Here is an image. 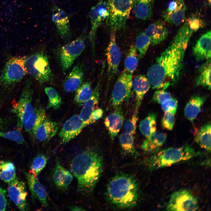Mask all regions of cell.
I'll return each instance as SVG.
<instances>
[{
	"label": "cell",
	"mask_w": 211,
	"mask_h": 211,
	"mask_svg": "<svg viewBox=\"0 0 211 211\" xmlns=\"http://www.w3.org/2000/svg\"><path fill=\"white\" fill-rule=\"evenodd\" d=\"M171 97L170 93L165 91V90L159 89L154 92L152 100L154 102L161 104Z\"/></svg>",
	"instance_id": "ee69618b"
},
{
	"label": "cell",
	"mask_w": 211,
	"mask_h": 211,
	"mask_svg": "<svg viewBox=\"0 0 211 211\" xmlns=\"http://www.w3.org/2000/svg\"><path fill=\"white\" fill-rule=\"evenodd\" d=\"M150 87L147 78L145 75H138L132 79V88L136 94L135 111H138L143 97Z\"/></svg>",
	"instance_id": "cb8c5ba5"
},
{
	"label": "cell",
	"mask_w": 211,
	"mask_h": 211,
	"mask_svg": "<svg viewBox=\"0 0 211 211\" xmlns=\"http://www.w3.org/2000/svg\"><path fill=\"white\" fill-rule=\"evenodd\" d=\"M32 83L31 78H27L19 100L13 110V112L16 115L17 127L18 130L23 128L24 123L33 110L32 105L33 91Z\"/></svg>",
	"instance_id": "ba28073f"
},
{
	"label": "cell",
	"mask_w": 211,
	"mask_h": 211,
	"mask_svg": "<svg viewBox=\"0 0 211 211\" xmlns=\"http://www.w3.org/2000/svg\"><path fill=\"white\" fill-rule=\"evenodd\" d=\"M109 14L108 2L104 0H100L93 6L89 13L91 27L89 38L93 57L95 54V40L97 30L103 21L108 18Z\"/></svg>",
	"instance_id": "30bf717a"
},
{
	"label": "cell",
	"mask_w": 211,
	"mask_h": 211,
	"mask_svg": "<svg viewBox=\"0 0 211 211\" xmlns=\"http://www.w3.org/2000/svg\"><path fill=\"white\" fill-rule=\"evenodd\" d=\"M103 114V111L101 108H97L94 110L91 113L89 118V124L94 123L100 119L102 117Z\"/></svg>",
	"instance_id": "c3c4849f"
},
{
	"label": "cell",
	"mask_w": 211,
	"mask_h": 211,
	"mask_svg": "<svg viewBox=\"0 0 211 211\" xmlns=\"http://www.w3.org/2000/svg\"><path fill=\"white\" fill-rule=\"evenodd\" d=\"M166 137L164 133L156 131L144 141L141 146V148L146 152H156L164 144Z\"/></svg>",
	"instance_id": "4316f807"
},
{
	"label": "cell",
	"mask_w": 211,
	"mask_h": 211,
	"mask_svg": "<svg viewBox=\"0 0 211 211\" xmlns=\"http://www.w3.org/2000/svg\"><path fill=\"white\" fill-rule=\"evenodd\" d=\"M132 74L124 71L117 79L111 95L112 105L115 108L130 96L132 88Z\"/></svg>",
	"instance_id": "7c38bea8"
},
{
	"label": "cell",
	"mask_w": 211,
	"mask_h": 211,
	"mask_svg": "<svg viewBox=\"0 0 211 211\" xmlns=\"http://www.w3.org/2000/svg\"><path fill=\"white\" fill-rule=\"evenodd\" d=\"M138 111H135L132 116L125 122L124 126L125 133L133 135L135 134L138 118Z\"/></svg>",
	"instance_id": "b9f144b4"
},
{
	"label": "cell",
	"mask_w": 211,
	"mask_h": 211,
	"mask_svg": "<svg viewBox=\"0 0 211 211\" xmlns=\"http://www.w3.org/2000/svg\"><path fill=\"white\" fill-rule=\"evenodd\" d=\"M59 127L58 122L46 118L38 126L33 135L41 142H47L55 135Z\"/></svg>",
	"instance_id": "44dd1931"
},
{
	"label": "cell",
	"mask_w": 211,
	"mask_h": 211,
	"mask_svg": "<svg viewBox=\"0 0 211 211\" xmlns=\"http://www.w3.org/2000/svg\"><path fill=\"white\" fill-rule=\"evenodd\" d=\"M211 33L209 30L202 35L193 48V54L198 61L210 59Z\"/></svg>",
	"instance_id": "ac0fdd59"
},
{
	"label": "cell",
	"mask_w": 211,
	"mask_h": 211,
	"mask_svg": "<svg viewBox=\"0 0 211 211\" xmlns=\"http://www.w3.org/2000/svg\"><path fill=\"white\" fill-rule=\"evenodd\" d=\"M0 137L13 141L19 144H23L25 142L22 133L18 130L6 132L0 131Z\"/></svg>",
	"instance_id": "60d3db41"
},
{
	"label": "cell",
	"mask_w": 211,
	"mask_h": 211,
	"mask_svg": "<svg viewBox=\"0 0 211 211\" xmlns=\"http://www.w3.org/2000/svg\"><path fill=\"white\" fill-rule=\"evenodd\" d=\"M103 164L101 155L94 150L85 151L73 158L71 169L77 179L79 192L84 195L92 192L102 173Z\"/></svg>",
	"instance_id": "7a4b0ae2"
},
{
	"label": "cell",
	"mask_w": 211,
	"mask_h": 211,
	"mask_svg": "<svg viewBox=\"0 0 211 211\" xmlns=\"http://www.w3.org/2000/svg\"><path fill=\"white\" fill-rule=\"evenodd\" d=\"M193 33L185 21L170 45L156 60L147 73L153 89L166 90L178 80L183 68L185 51Z\"/></svg>",
	"instance_id": "6da1fadb"
},
{
	"label": "cell",
	"mask_w": 211,
	"mask_h": 211,
	"mask_svg": "<svg viewBox=\"0 0 211 211\" xmlns=\"http://www.w3.org/2000/svg\"><path fill=\"white\" fill-rule=\"evenodd\" d=\"M135 46L131 45L125 60L124 71L131 74L135 72L138 65L139 58Z\"/></svg>",
	"instance_id": "d590c367"
},
{
	"label": "cell",
	"mask_w": 211,
	"mask_h": 211,
	"mask_svg": "<svg viewBox=\"0 0 211 211\" xmlns=\"http://www.w3.org/2000/svg\"><path fill=\"white\" fill-rule=\"evenodd\" d=\"M7 124L6 120L0 116V130L5 129Z\"/></svg>",
	"instance_id": "681fc988"
},
{
	"label": "cell",
	"mask_w": 211,
	"mask_h": 211,
	"mask_svg": "<svg viewBox=\"0 0 211 211\" xmlns=\"http://www.w3.org/2000/svg\"><path fill=\"white\" fill-rule=\"evenodd\" d=\"M169 211H195L199 209L197 199L189 191L180 190L171 195L167 203Z\"/></svg>",
	"instance_id": "8fae6325"
},
{
	"label": "cell",
	"mask_w": 211,
	"mask_h": 211,
	"mask_svg": "<svg viewBox=\"0 0 211 211\" xmlns=\"http://www.w3.org/2000/svg\"><path fill=\"white\" fill-rule=\"evenodd\" d=\"M186 10L184 0H179L177 6L171 12L163 14L164 21L171 25H178L184 21Z\"/></svg>",
	"instance_id": "f1b7e54d"
},
{
	"label": "cell",
	"mask_w": 211,
	"mask_h": 211,
	"mask_svg": "<svg viewBox=\"0 0 211 211\" xmlns=\"http://www.w3.org/2000/svg\"><path fill=\"white\" fill-rule=\"evenodd\" d=\"M52 179L57 187L66 190L72 181L73 176L62 166L59 161H57L52 173Z\"/></svg>",
	"instance_id": "7402d4cb"
},
{
	"label": "cell",
	"mask_w": 211,
	"mask_h": 211,
	"mask_svg": "<svg viewBox=\"0 0 211 211\" xmlns=\"http://www.w3.org/2000/svg\"><path fill=\"white\" fill-rule=\"evenodd\" d=\"M30 191L33 197L38 199L45 207L48 206L47 193L44 186L39 181L37 177L31 173H26Z\"/></svg>",
	"instance_id": "603a6c76"
},
{
	"label": "cell",
	"mask_w": 211,
	"mask_h": 211,
	"mask_svg": "<svg viewBox=\"0 0 211 211\" xmlns=\"http://www.w3.org/2000/svg\"><path fill=\"white\" fill-rule=\"evenodd\" d=\"M195 142L201 148L211 151V124L204 125L198 130L195 137Z\"/></svg>",
	"instance_id": "4dcf8cb0"
},
{
	"label": "cell",
	"mask_w": 211,
	"mask_h": 211,
	"mask_svg": "<svg viewBox=\"0 0 211 211\" xmlns=\"http://www.w3.org/2000/svg\"><path fill=\"white\" fill-rule=\"evenodd\" d=\"M154 0H135L134 13L136 17L142 20L149 19L152 14Z\"/></svg>",
	"instance_id": "f546056e"
},
{
	"label": "cell",
	"mask_w": 211,
	"mask_h": 211,
	"mask_svg": "<svg viewBox=\"0 0 211 211\" xmlns=\"http://www.w3.org/2000/svg\"><path fill=\"white\" fill-rule=\"evenodd\" d=\"M211 61L210 59L207 60L199 69L198 75L195 80L197 86H201L211 89Z\"/></svg>",
	"instance_id": "1f68e13d"
},
{
	"label": "cell",
	"mask_w": 211,
	"mask_h": 211,
	"mask_svg": "<svg viewBox=\"0 0 211 211\" xmlns=\"http://www.w3.org/2000/svg\"><path fill=\"white\" fill-rule=\"evenodd\" d=\"M25 57H12L6 63L0 76V103L28 74L25 65Z\"/></svg>",
	"instance_id": "5b68a950"
},
{
	"label": "cell",
	"mask_w": 211,
	"mask_h": 211,
	"mask_svg": "<svg viewBox=\"0 0 211 211\" xmlns=\"http://www.w3.org/2000/svg\"><path fill=\"white\" fill-rule=\"evenodd\" d=\"M119 142L122 149L126 154L134 156L138 155L135 147L133 135L122 133L119 137Z\"/></svg>",
	"instance_id": "8d00e7d4"
},
{
	"label": "cell",
	"mask_w": 211,
	"mask_h": 211,
	"mask_svg": "<svg viewBox=\"0 0 211 211\" xmlns=\"http://www.w3.org/2000/svg\"><path fill=\"white\" fill-rule=\"evenodd\" d=\"M84 30L76 39L60 47L58 54L62 70H67L72 66L74 60L84 50L86 35Z\"/></svg>",
	"instance_id": "9c48e42d"
},
{
	"label": "cell",
	"mask_w": 211,
	"mask_h": 211,
	"mask_svg": "<svg viewBox=\"0 0 211 211\" xmlns=\"http://www.w3.org/2000/svg\"><path fill=\"white\" fill-rule=\"evenodd\" d=\"M106 195L108 201L115 207L131 209L138 204L140 198L139 183L131 175L121 173L115 175L109 182Z\"/></svg>",
	"instance_id": "3957f363"
},
{
	"label": "cell",
	"mask_w": 211,
	"mask_h": 211,
	"mask_svg": "<svg viewBox=\"0 0 211 211\" xmlns=\"http://www.w3.org/2000/svg\"><path fill=\"white\" fill-rule=\"evenodd\" d=\"M178 106L176 99L172 97L161 104V107L165 112H169L175 114Z\"/></svg>",
	"instance_id": "bcb514c9"
},
{
	"label": "cell",
	"mask_w": 211,
	"mask_h": 211,
	"mask_svg": "<svg viewBox=\"0 0 211 211\" xmlns=\"http://www.w3.org/2000/svg\"><path fill=\"white\" fill-rule=\"evenodd\" d=\"M86 126L78 115L72 116L65 122L59 132L61 144H65L76 137Z\"/></svg>",
	"instance_id": "9a60e30c"
},
{
	"label": "cell",
	"mask_w": 211,
	"mask_h": 211,
	"mask_svg": "<svg viewBox=\"0 0 211 211\" xmlns=\"http://www.w3.org/2000/svg\"><path fill=\"white\" fill-rule=\"evenodd\" d=\"M135 0H108L109 16L108 19L111 30L124 28Z\"/></svg>",
	"instance_id": "52a82bcc"
},
{
	"label": "cell",
	"mask_w": 211,
	"mask_h": 211,
	"mask_svg": "<svg viewBox=\"0 0 211 211\" xmlns=\"http://www.w3.org/2000/svg\"><path fill=\"white\" fill-rule=\"evenodd\" d=\"M16 177V169L13 163L9 161H0V179L8 183Z\"/></svg>",
	"instance_id": "e575fe53"
},
{
	"label": "cell",
	"mask_w": 211,
	"mask_h": 211,
	"mask_svg": "<svg viewBox=\"0 0 211 211\" xmlns=\"http://www.w3.org/2000/svg\"><path fill=\"white\" fill-rule=\"evenodd\" d=\"M69 209L71 211H84L85 210L82 207L76 206H70Z\"/></svg>",
	"instance_id": "f907efd6"
},
{
	"label": "cell",
	"mask_w": 211,
	"mask_h": 211,
	"mask_svg": "<svg viewBox=\"0 0 211 211\" xmlns=\"http://www.w3.org/2000/svg\"><path fill=\"white\" fill-rule=\"evenodd\" d=\"M156 114L154 113H150L140 122V130L146 138L156 131Z\"/></svg>",
	"instance_id": "836d02e7"
},
{
	"label": "cell",
	"mask_w": 211,
	"mask_h": 211,
	"mask_svg": "<svg viewBox=\"0 0 211 211\" xmlns=\"http://www.w3.org/2000/svg\"><path fill=\"white\" fill-rule=\"evenodd\" d=\"M205 100L204 97L195 95L192 96L186 104L184 109L185 114L192 123L200 112Z\"/></svg>",
	"instance_id": "83f0119b"
},
{
	"label": "cell",
	"mask_w": 211,
	"mask_h": 211,
	"mask_svg": "<svg viewBox=\"0 0 211 211\" xmlns=\"http://www.w3.org/2000/svg\"><path fill=\"white\" fill-rule=\"evenodd\" d=\"M47 157L43 154L37 155L33 159L30 173L37 177L45 167L47 162Z\"/></svg>",
	"instance_id": "ab89813d"
},
{
	"label": "cell",
	"mask_w": 211,
	"mask_h": 211,
	"mask_svg": "<svg viewBox=\"0 0 211 211\" xmlns=\"http://www.w3.org/2000/svg\"><path fill=\"white\" fill-rule=\"evenodd\" d=\"M124 120L123 113L119 109L110 114L105 118L104 124L112 140L114 139L120 131Z\"/></svg>",
	"instance_id": "d4e9b609"
},
{
	"label": "cell",
	"mask_w": 211,
	"mask_h": 211,
	"mask_svg": "<svg viewBox=\"0 0 211 211\" xmlns=\"http://www.w3.org/2000/svg\"><path fill=\"white\" fill-rule=\"evenodd\" d=\"M52 20L56 28L57 32L62 38H69L71 35V30L67 13L55 4L52 6Z\"/></svg>",
	"instance_id": "2e32d148"
},
{
	"label": "cell",
	"mask_w": 211,
	"mask_h": 211,
	"mask_svg": "<svg viewBox=\"0 0 211 211\" xmlns=\"http://www.w3.org/2000/svg\"><path fill=\"white\" fill-rule=\"evenodd\" d=\"M116 31L111 30L110 41L106 50L108 85L111 82L116 76L121 59L120 50L116 40Z\"/></svg>",
	"instance_id": "4fadbf2b"
},
{
	"label": "cell",
	"mask_w": 211,
	"mask_h": 211,
	"mask_svg": "<svg viewBox=\"0 0 211 211\" xmlns=\"http://www.w3.org/2000/svg\"><path fill=\"white\" fill-rule=\"evenodd\" d=\"M84 76L83 67L81 64H77L63 81V85L64 91L67 92L75 91L83 83Z\"/></svg>",
	"instance_id": "ffe728a7"
},
{
	"label": "cell",
	"mask_w": 211,
	"mask_h": 211,
	"mask_svg": "<svg viewBox=\"0 0 211 211\" xmlns=\"http://www.w3.org/2000/svg\"><path fill=\"white\" fill-rule=\"evenodd\" d=\"M135 46L138 52L139 58L142 59L146 53L150 45L149 38L144 32L140 33L137 37Z\"/></svg>",
	"instance_id": "74e56055"
},
{
	"label": "cell",
	"mask_w": 211,
	"mask_h": 211,
	"mask_svg": "<svg viewBox=\"0 0 211 211\" xmlns=\"http://www.w3.org/2000/svg\"><path fill=\"white\" fill-rule=\"evenodd\" d=\"M103 69L104 66H103L100 78L96 87L93 91L91 96L84 104L79 115L80 119L87 125H89V121L91 113L94 110L98 108Z\"/></svg>",
	"instance_id": "e0dca14e"
},
{
	"label": "cell",
	"mask_w": 211,
	"mask_h": 211,
	"mask_svg": "<svg viewBox=\"0 0 211 211\" xmlns=\"http://www.w3.org/2000/svg\"><path fill=\"white\" fill-rule=\"evenodd\" d=\"M44 90L49 99L47 108H52L56 110L59 108L62 103V100L57 92L51 87H46Z\"/></svg>",
	"instance_id": "f35d334b"
},
{
	"label": "cell",
	"mask_w": 211,
	"mask_h": 211,
	"mask_svg": "<svg viewBox=\"0 0 211 211\" xmlns=\"http://www.w3.org/2000/svg\"><path fill=\"white\" fill-rule=\"evenodd\" d=\"M47 0V1H50V0Z\"/></svg>",
	"instance_id": "f5cc1de1"
},
{
	"label": "cell",
	"mask_w": 211,
	"mask_h": 211,
	"mask_svg": "<svg viewBox=\"0 0 211 211\" xmlns=\"http://www.w3.org/2000/svg\"><path fill=\"white\" fill-rule=\"evenodd\" d=\"M144 32L149 38L152 46L161 44L168 35V29L164 23L160 20L150 24Z\"/></svg>",
	"instance_id": "d6986e66"
},
{
	"label": "cell",
	"mask_w": 211,
	"mask_h": 211,
	"mask_svg": "<svg viewBox=\"0 0 211 211\" xmlns=\"http://www.w3.org/2000/svg\"><path fill=\"white\" fill-rule=\"evenodd\" d=\"M47 118L45 110L39 106L34 108L32 113L25 121L23 128L25 131L33 135L40 125Z\"/></svg>",
	"instance_id": "484cf974"
},
{
	"label": "cell",
	"mask_w": 211,
	"mask_h": 211,
	"mask_svg": "<svg viewBox=\"0 0 211 211\" xmlns=\"http://www.w3.org/2000/svg\"><path fill=\"white\" fill-rule=\"evenodd\" d=\"M25 65L28 74L40 84L52 80L53 74L47 57L44 52H37L25 57Z\"/></svg>",
	"instance_id": "8992f818"
},
{
	"label": "cell",
	"mask_w": 211,
	"mask_h": 211,
	"mask_svg": "<svg viewBox=\"0 0 211 211\" xmlns=\"http://www.w3.org/2000/svg\"><path fill=\"white\" fill-rule=\"evenodd\" d=\"M175 115L165 112L161 120L162 126L164 128L170 130H172L175 122Z\"/></svg>",
	"instance_id": "f6af8a7d"
},
{
	"label": "cell",
	"mask_w": 211,
	"mask_h": 211,
	"mask_svg": "<svg viewBox=\"0 0 211 211\" xmlns=\"http://www.w3.org/2000/svg\"><path fill=\"white\" fill-rule=\"evenodd\" d=\"M92 92L91 83L89 81L83 82L75 91V102L79 106L84 105L91 97Z\"/></svg>",
	"instance_id": "d6a6232c"
},
{
	"label": "cell",
	"mask_w": 211,
	"mask_h": 211,
	"mask_svg": "<svg viewBox=\"0 0 211 211\" xmlns=\"http://www.w3.org/2000/svg\"><path fill=\"white\" fill-rule=\"evenodd\" d=\"M185 21L193 33L202 28L204 25V22L202 19L196 15H192L186 19Z\"/></svg>",
	"instance_id": "7bdbcfd3"
},
{
	"label": "cell",
	"mask_w": 211,
	"mask_h": 211,
	"mask_svg": "<svg viewBox=\"0 0 211 211\" xmlns=\"http://www.w3.org/2000/svg\"><path fill=\"white\" fill-rule=\"evenodd\" d=\"M207 1L209 4L210 5L211 3V0H207Z\"/></svg>",
	"instance_id": "816d5d0a"
},
{
	"label": "cell",
	"mask_w": 211,
	"mask_h": 211,
	"mask_svg": "<svg viewBox=\"0 0 211 211\" xmlns=\"http://www.w3.org/2000/svg\"><path fill=\"white\" fill-rule=\"evenodd\" d=\"M6 191L0 185V211H5L6 209L7 199Z\"/></svg>",
	"instance_id": "7dc6e473"
},
{
	"label": "cell",
	"mask_w": 211,
	"mask_h": 211,
	"mask_svg": "<svg viewBox=\"0 0 211 211\" xmlns=\"http://www.w3.org/2000/svg\"><path fill=\"white\" fill-rule=\"evenodd\" d=\"M8 184V193L10 199L20 210H28L27 193L24 182L16 177Z\"/></svg>",
	"instance_id": "5bb4252c"
},
{
	"label": "cell",
	"mask_w": 211,
	"mask_h": 211,
	"mask_svg": "<svg viewBox=\"0 0 211 211\" xmlns=\"http://www.w3.org/2000/svg\"><path fill=\"white\" fill-rule=\"evenodd\" d=\"M200 154L188 145L178 147H170L154 153L146 159L144 164L150 171L169 166L177 162L187 161Z\"/></svg>",
	"instance_id": "277c9868"
}]
</instances>
